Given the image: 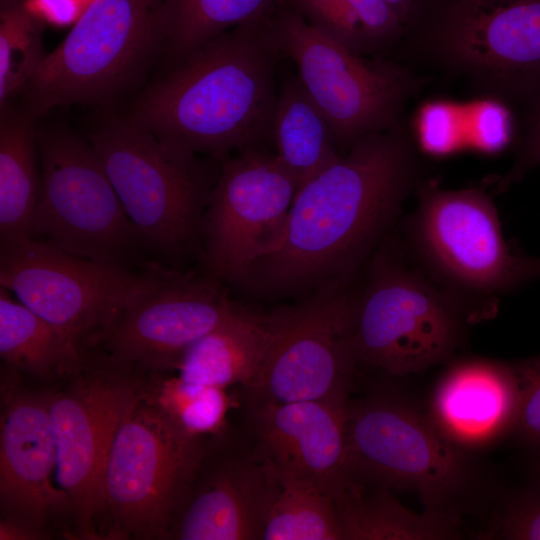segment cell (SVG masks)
Wrapping results in <instances>:
<instances>
[{
  "instance_id": "cell-1",
  "label": "cell",
  "mask_w": 540,
  "mask_h": 540,
  "mask_svg": "<svg viewBox=\"0 0 540 540\" xmlns=\"http://www.w3.org/2000/svg\"><path fill=\"white\" fill-rule=\"evenodd\" d=\"M405 117L369 133L295 195L279 246L239 281L268 294L350 282L426 180Z\"/></svg>"
},
{
  "instance_id": "cell-2",
  "label": "cell",
  "mask_w": 540,
  "mask_h": 540,
  "mask_svg": "<svg viewBox=\"0 0 540 540\" xmlns=\"http://www.w3.org/2000/svg\"><path fill=\"white\" fill-rule=\"evenodd\" d=\"M272 7L174 66L144 93L129 121L171 148L219 160L271 144L283 59L271 31Z\"/></svg>"
},
{
  "instance_id": "cell-3",
  "label": "cell",
  "mask_w": 540,
  "mask_h": 540,
  "mask_svg": "<svg viewBox=\"0 0 540 540\" xmlns=\"http://www.w3.org/2000/svg\"><path fill=\"white\" fill-rule=\"evenodd\" d=\"M396 49L428 78L519 110L540 90V0H416Z\"/></svg>"
},
{
  "instance_id": "cell-4",
  "label": "cell",
  "mask_w": 540,
  "mask_h": 540,
  "mask_svg": "<svg viewBox=\"0 0 540 540\" xmlns=\"http://www.w3.org/2000/svg\"><path fill=\"white\" fill-rule=\"evenodd\" d=\"M350 471L415 493L424 510L461 519L482 491L479 464L397 393L374 390L347 405Z\"/></svg>"
},
{
  "instance_id": "cell-5",
  "label": "cell",
  "mask_w": 540,
  "mask_h": 540,
  "mask_svg": "<svg viewBox=\"0 0 540 540\" xmlns=\"http://www.w3.org/2000/svg\"><path fill=\"white\" fill-rule=\"evenodd\" d=\"M90 143L148 252L201 253V228L220 160L171 148L128 118H111Z\"/></svg>"
},
{
  "instance_id": "cell-6",
  "label": "cell",
  "mask_w": 540,
  "mask_h": 540,
  "mask_svg": "<svg viewBox=\"0 0 540 540\" xmlns=\"http://www.w3.org/2000/svg\"><path fill=\"white\" fill-rule=\"evenodd\" d=\"M370 260L355 308L359 366L404 376L452 359L474 322L465 305L385 241Z\"/></svg>"
},
{
  "instance_id": "cell-7",
  "label": "cell",
  "mask_w": 540,
  "mask_h": 540,
  "mask_svg": "<svg viewBox=\"0 0 540 540\" xmlns=\"http://www.w3.org/2000/svg\"><path fill=\"white\" fill-rule=\"evenodd\" d=\"M270 26L283 59L330 123L341 156L361 137L389 129L430 78L399 60L358 54L327 38L281 0Z\"/></svg>"
},
{
  "instance_id": "cell-8",
  "label": "cell",
  "mask_w": 540,
  "mask_h": 540,
  "mask_svg": "<svg viewBox=\"0 0 540 540\" xmlns=\"http://www.w3.org/2000/svg\"><path fill=\"white\" fill-rule=\"evenodd\" d=\"M143 373L84 347L79 368L49 388L56 484L69 502L72 539H103L104 474L123 418L139 398Z\"/></svg>"
},
{
  "instance_id": "cell-9",
  "label": "cell",
  "mask_w": 540,
  "mask_h": 540,
  "mask_svg": "<svg viewBox=\"0 0 540 540\" xmlns=\"http://www.w3.org/2000/svg\"><path fill=\"white\" fill-rule=\"evenodd\" d=\"M207 438L187 433L140 394L106 461L104 539L167 540Z\"/></svg>"
},
{
  "instance_id": "cell-10",
  "label": "cell",
  "mask_w": 540,
  "mask_h": 540,
  "mask_svg": "<svg viewBox=\"0 0 540 540\" xmlns=\"http://www.w3.org/2000/svg\"><path fill=\"white\" fill-rule=\"evenodd\" d=\"M36 134L41 192L32 238L84 258L151 265L90 141L63 127H40Z\"/></svg>"
},
{
  "instance_id": "cell-11",
  "label": "cell",
  "mask_w": 540,
  "mask_h": 540,
  "mask_svg": "<svg viewBox=\"0 0 540 540\" xmlns=\"http://www.w3.org/2000/svg\"><path fill=\"white\" fill-rule=\"evenodd\" d=\"M163 0H93L25 87L35 118L59 105L100 102L123 89L162 46Z\"/></svg>"
},
{
  "instance_id": "cell-12",
  "label": "cell",
  "mask_w": 540,
  "mask_h": 540,
  "mask_svg": "<svg viewBox=\"0 0 540 540\" xmlns=\"http://www.w3.org/2000/svg\"><path fill=\"white\" fill-rule=\"evenodd\" d=\"M167 268L84 258L27 238L1 245L0 286L82 347L151 289Z\"/></svg>"
},
{
  "instance_id": "cell-13",
  "label": "cell",
  "mask_w": 540,
  "mask_h": 540,
  "mask_svg": "<svg viewBox=\"0 0 540 540\" xmlns=\"http://www.w3.org/2000/svg\"><path fill=\"white\" fill-rule=\"evenodd\" d=\"M409 223L412 247L429 276L459 299L474 321L513 286L516 257L509 250L491 197L476 188L445 190L425 180Z\"/></svg>"
},
{
  "instance_id": "cell-14",
  "label": "cell",
  "mask_w": 540,
  "mask_h": 540,
  "mask_svg": "<svg viewBox=\"0 0 540 540\" xmlns=\"http://www.w3.org/2000/svg\"><path fill=\"white\" fill-rule=\"evenodd\" d=\"M358 290L350 282L321 287L293 306L280 322L246 399L270 402H349L359 367L354 349Z\"/></svg>"
},
{
  "instance_id": "cell-15",
  "label": "cell",
  "mask_w": 540,
  "mask_h": 540,
  "mask_svg": "<svg viewBox=\"0 0 540 540\" xmlns=\"http://www.w3.org/2000/svg\"><path fill=\"white\" fill-rule=\"evenodd\" d=\"M298 186L269 145L220 159L201 228L207 275L239 282L280 244Z\"/></svg>"
},
{
  "instance_id": "cell-16",
  "label": "cell",
  "mask_w": 540,
  "mask_h": 540,
  "mask_svg": "<svg viewBox=\"0 0 540 540\" xmlns=\"http://www.w3.org/2000/svg\"><path fill=\"white\" fill-rule=\"evenodd\" d=\"M49 388L1 366L0 539L72 538L69 502L54 484L57 454Z\"/></svg>"
},
{
  "instance_id": "cell-17",
  "label": "cell",
  "mask_w": 540,
  "mask_h": 540,
  "mask_svg": "<svg viewBox=\"0 0 540 540\" xmlns=\"http://www.w3.org/2000/svg\"><path fill=\"white\" fill-rule=\"evenodd\" d=\"M236 305L221 281L167 268L84 347L141 373L173 372L184 352Z\"/></svg>"
},
{
  "instance_id": "cell-18",
  "label": "cell",
  "mask_w": 540,
  "mask_h": 540,
  "mask_svg": "<svg viewBox=\"0 0 540 540\" xmlns=\"http://www.w3.org/2000/svg\"><path fill=\"white\" fill-rule=\"evenodd\" d=\"M276 481L229 426L207 438L167 540H262Z\"/></svg>"
},
{
  "instance_id": "cell-19",
  "label": "cell",
  "mask_w": 540,
  "mask_h": 540,
  "mask_svg": "<svg viewBox=\"0 0 540 540\" xmlns=\"http://www.w3.org/2000/svg\"><path fill=\"white\" fill-rule=\"evenodd\" d=\"M246 403L249 440L273 475L306 480L333 494L349 477L348 403Z\"/></svg>"
},
{
  "instance_id": "cell-20",
  "label": "cell",
  "mask_w": 540,
  "mask_h": 540,
  "mask_svg": "<svg viewBox=\"0 0 540 540\" xmlns=\"http://www.w3.org/2000/svg\"><path fill=\"white\" fill-rule=\"evenodd\" d=\"M519 404L520 385L512 363L467 358L449 365L427 412L448 440L473 453L513 434Z\"/></svg>"
},
{
  "instance_id": "cell-21",
  "label": "cell",
  "mask_w": 540,
  "mask_h": 540,
  "mask_svg": "<svg viewBox=\"0 0 540 540\" xmlns=\"http://www.w3.org/2000/svg\"><path fill=\"white\" fill-rule=\"evenodd\" d=\"M280 318L281 307L263 311L237 303L223 321L184 352L175 371L193 383L248 387L266 358Z\"/></svg>"
},
{
  "instance_id": "cell-22",
  "label": "cell",
  "mask_w": 540,
  "mask_h": 540,
  "mask_svg": "<svg viewBox=\"0 0 540 540\" xmlns=\"http://www.w3.org/2000/svg\"><path fill=\"white\" fill-rule=\"evenodd\" d=\"M341 540H449L461 536V519L416 513L392 490L352 472L334 492Z\"/></svg>"
},
{
  "instance_id": "cell-23",
  "label": "cell",
  "mask_w": 540,
  "mask_h": 540,
  "mask_svg": "<svg viewBox=\"0 0 540 540\" xmlns=\"http://www.w3.org/2000/svg\"><path fill=\"white\" fill-rule=\"evenodd\" d=\"M84 348L69 334L44 320L0 286V357L2 365L26 382L52 387L75 372Z\"/></svg>"
},
{
  "instance_id": "cell-24",
  "label": "cell",
  "mask_w": 540,
  "mask_h": 540,
  "mask_svg": "<svg viewBox=\"0 0 540 540\" xmlns=\"http://www.w3.org/2000/svg\"><path fill=\"white\" fill-rule=\"evenodd\" d=\"M34 117L1 107L0 245L32 238L41 192V165Z\"/></svg>"
},
{
  "instance_id": "cell-25",
  "label": "cell",
  "mask_w": 540,
  "mask_h": 540,
  "mask_svg": "<svg viewBox=\"0 0 540 540\" xmlns=\"http://www.w3.org/2000/svg\"><path fill=\"white\" fill-rule=\"evenodd\" d=\"M271 144L298 190L341 157L330 123L297 74L280 81Z\"/></svg>"
},
{
  "instance_id": "cell-26",
  "label": "cell",
  "mask_w": 540,
  "mask_h": 540,
  "mask_svg": "<svg viewBox=\"0 0 540 540\" xmlns=\"http://www.w3.org/2000/svg\"><path fill=\"white\" fill-rule=\"evenodd\" d=\"M287 2L318 32L361 55L385 56L403 35L404 24L386 0Z\"/></svg>"
},
{
  "instance_id": "cell-27",
  "label": "cell",
  "mask_w": 540,
  "mask_h": 540,
  "mask_svg": "<svg viewBox=\"0 0 540 540\" xmlns=\"http://www.w3.org/2000/svg\"><path fill=\"white\" fill-rule=\"evenodd\" d=\"M281 0H163L162 47L176 66L208 41Z\"/></svg>"
},
{
  "instance_id": "cell-28",
  "label": "cell",
  "mask_w": 540,
  "mask_h": 540,
  "mask_svg": "<svg viewBox=\"0 0 540 540\" xmlns=\"http://www.w3.org/2000/svg\"><path fill=\"white\" fill-rule=\"evenodd\" d=\"M273 477L276 490L262 540H341L332 492L306 480Z\"/></svg>"
},
{
  "instance_id": "cell-29",
  "label": "cell",
  "mask_w": 540,
  "mask_h": 540,
  "mask_svg": "<svg viewBox=\"0 0 540 540\" xmlns=\"http://www.w3.org/2000/svg\"><path fill=\"white\" fill-rule=\"evenodd\" d=\"M141 398L161 409L187 433L209 437L227 427V389L193 383L172 372L144 373Z\"/></svg>"
},
{
  "instance_id": "cell-30",
  "label": "cell",
  "mask_w": 540,
  "mask_h": 540,
  "mask_svg": "<svg viewBox=\"0 0 540 540\" xmlns=\"http://www.w3.org/2000/svg\"><path fill=\"white\" fill-rule=\"evenodd\" d=\"M44 21L25 0H1L0 8V106L22 88L46 57L42 34Z\"/></svg>"
},
{
  "instance_id": "cell-31",
  "label": "cell",
  "mask_w": 540,
  "mask_h": 540,
  "mask_svg": "<svg viewBox=\"0 0 540 540\" xmlns=\"http://www.w3.org/2000/svg\"><path fill=\"white\" fill-rule=\"evenodd\" d=\"M480 538L540 540V479L511 494Z\"/></svg>"
},
{
  "instance_id": "cell-32",
  "label": "cell",
  "mask_w": 540,
  "mask_h": 540,
  "mask_svg": "<svg viewBox=\"0 0 540 540\" xmlns=\"http://www.w3.org/2000/svg\"><path fill=\"white\" fill-rule=\"evenodd\" d=\"M519 112L514 159L508 171L496 182L495 189L498 192L509 189L540 166V90Z\"/></svg>"
},
{
  "instance_id": "cell-33",
  "label": "cell",
  "mask_w": 540,
  "mask_h": 540,
  "mask_svg": "<svg viewBox=\"0 0 540 540\" xmlns=\"http://www.w3.org/2000/svg\"><path fill=\"white\" fill-rule=\"evenodd\" d=\"M520 385V404L513 434L540 453V354L512 362Z\"/></svg>"
},
{
  "instance_id": "cell-34",
  "label": "cell",
  "mask_w": 540,
  "mask_h": 540,
  "mask_svg": "<svg viewBox=\"0 0 540 540\" xmlns=\"http://www.w3.org/2000/svg\"><path fill=\"white\" fill-rule=\"evenodd\" d=\"M25 2L44 22L57 27L75 23L84 11L82 0H25Z\"/></svg>"
},
{
  "instance_id": "cell-35",
  "label": "cell",
  "mask_w": 540,
  "mask_h": 540,
  "mask_svg": "<svg viewBox=\"0 0 540 540\" xmlns=\"http://www.w3.org/2000/svg\"><path fill=\"white\" fill-rule=\"evenodd\" d=\"M516 274L518 283L540 278V258L517 255Z\"/></svg>"
},
{
  "instance_id": "cell-36",
  "label": "cell",
  "mask_w": 540,
  "mask_h": 540,
  "mask_svg": "<svg viewBox=\"0 0 540 540\" xmlns=\"http://www.w3.org/2000/svg\"><path fill=\"white\" fill-rule=\"evenodd\" d=\"M403 24H405L416 0H386Z\"/></svg>"
},
{
  "instance_id": "cell-37",
  "label": "cell",
  "mask_w": 540,
  "mask_h": 540,
  "mask_svg": "<svg viewBox=\"0 0 540 540\" xmlns=\"http://www.w3.org/2000/svg\"><path fill=\"white\" fill-rule=\"evenodd\" d=\"M532 478L540 479V453L531 464Z\"/></svg>"
}]
</instances>
